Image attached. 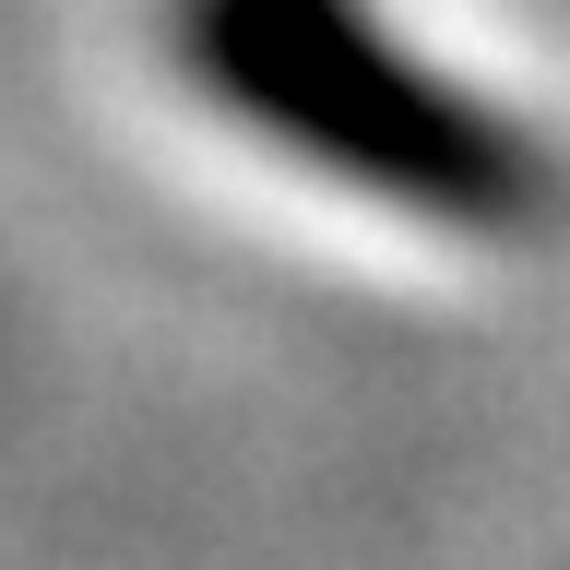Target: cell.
<instances>
[{
    "label": "cell",
    "instance_id": "6da1fadb",
    "mask_svg": "<svg viewBox=\"0 0 570 570\" xmlns=\"http://www.w3.org/2000/svg\"><path fill=\"white\" fill-rule=\"evenodd\" d=\"M167 60L249 142L440 238H534L559 214V155L381 24V0H167Z\"/></svg>",
    "mask_w": 570,
    "mask_h": 570
}]
</instances>
